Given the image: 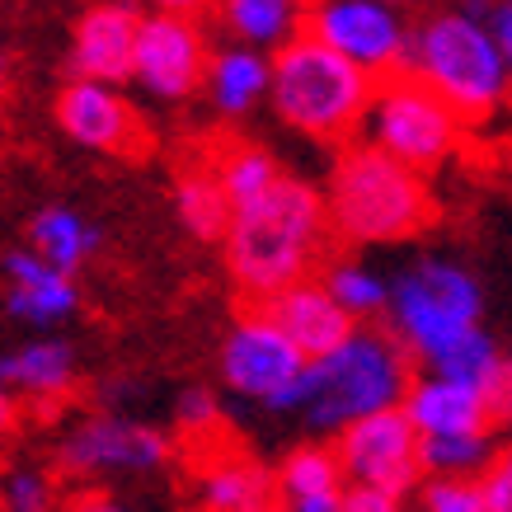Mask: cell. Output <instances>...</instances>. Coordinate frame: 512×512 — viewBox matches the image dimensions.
<instances>
[{
    "label": "cell",
    "mask_w": 512,
    "mask_h": 512,
    "mask_svg": "<svg viewBox=\"0 0 512 512\" xmlns=\"http://www.w3.org/2000/svg\"><path fill=\"white\" fill-rule=\"evenodd\" d=\"M325 226L329 202L301 179H278L254 202H240L226 226V264L240 292L268 301L282 287L311 278L325 249Z\"/></svg>",
    "instance_id": "obj_1"
},
{
    "label": "cell",
    "mask_w": 512,
    "mask_h": 512,
    "mask_svg": "<svg viewBox=\"0 0 512 512\" xmlns=\"http://www.w3.org/2000/svg\"><path fill=\"white\" fill-rule=\"evenodd\" d=\"M409 357L414 353L395 339V329H353L329 353L306 362L296 414L320 433H343L376 409H395L414 386Z\"/></svg>",
    "instance_id": "obj_2"
},
{
    "label": "cell",
    "mask_w": 512,
    "mask_h": 512,
    "mask_svg": "<svg viewBox=\"0 0 512 512\" xmlns=\"http://www.w3.org/2000/svg\"><path fill=\"white\" fill-rule=\"evenodd\" d=\"M329 226L353 245H395L433 226L423 170L381 151L376 141L343 151L329 174Z\"/></svg>",
    "instance_id": "obj_3"
},
{
    "label": "cell",
    "mask_w": 512,
    "mask_h": 512,
    "mask_svg": "<svg viewBox=\"0 0 512 512\" xmlns=\"http://www.w3.org/2000/svg\"><path fill=\"white\" fill-rule=\"evenodd\" d=\"M372 71L348 62L343 52L320 43L315 33H296L273 57V85L268 99L287 127L320 141H343L353 127H362L372 104Z\"/></svg>",
    "instance_id": "obj_4"
},
{
    "label": "cell",
    "mask_w": 512,
    "mask_h": 512,
    "mask_svg": "<svg viewBox=\"0 0 512 512\" xmlns=\"http://www.w3.org/2000/svg\"><path fill=\"white\" fill-rule=\"evenodd\" d=\"M404 71H414L447 94L456 109L470 118H484L489 109L503 104L512 90V71L503 62L494 29L484 24L475 10H442V15L423 19L409 33V52H404Z\"/></svg>",
    "instance_id": "obj_5"
},
{
    "label": "cell",
    "mask_w": 512,
    "mask_h": 512,
    "mask_svg": "<svg viewBox=\"0 0 512 512\" xmlns=\"http://www.w3.org/2000/svg\"><path fill=\"white\" fill-rule=\"evenodd\" d=\"M390 329L414 357L433 367L470 329H480L484 292L475 273L451 259H419L390 287Z\"/></svg>",
    "instance_id": "obj_6"
},
{
    "label": "cell",
    "mask_w": 512,
    "mask_h": 512,
    "mask_svg": "<svg viewBox=\"0 0 512 512\" xmlns=\"http://www.w3.org/2000/svg\"><path fill=\"white\" fill-rule=\"evenodd\" d=\"M362 127H367V141H376L381 151L428 174L456 156L461 132H466V113L414 71H404V76L390 71L376 85Z\"/></svg>",
    "instance_id": "obj_7"
},
{
    "label": "cell",
    "mask_w": 512,
    "mask_h": 512,
    "mask_svg": "<svg viewBox=\"0 0 512 512\" xmlns=\"http://www.w3.org/2000/svg\"><path fill=\"white\" fill-rule=\"evenodd\" d=\"M311 357L268 311H249L221 348V376L240 400L264 404L268 414H296L301 376Z\"/></svg>",
    "instance_id": "obj_8"
},
{
    "label": "cell",
    "mask_w": 512,
    "mask_h": 512,
    "mask_svg": "<svg viewBox=\"0 0 512 512\" xmlns=\"http://www.w3.org/2000/svg\"><path fill=\"white\" fill-rule=\"evenodd\" d=\"M339 466L348 484L362 489H386L395 498H409L423 475V433L414 419L404 414V404L395 409H376L367 419L348 423L339 433Z\"/></svg>",
    "instance_id": "obj_9"
},
{
    "label": "cell",
    "mask_w": 512,
    "mask_h": 512,
    "mask_svg": "<svg viewBox=\"0 0 512 512\" xmlns=\"http://www.w3.org/2000/svg\"><path fill=\"white\" fill-rule=\"evenodd\" d=\"M306 33L372 76L400 71L409 52V29L395 0H306Z\"/></svg>",
    "instance_id": "obj_10"
},
{
    "label": "cell",
    "mask_w": 512,
    "mask_h": 512,
    "mask_svg": "<svg viewBox=\"0 0 512 512\" xmlns=\"http://www.w3.org/2000/svg\"><path fill=\"white\" fill-rule=\"evenodd\" d=\"M165 461H170L165 433L123 414L76 423L62 442V466L71 475H156Z\"/></svg>",
    "instance_id": "obj_11"
},
{
    "label": "cell",
    "mask_w": 512,
    "mask_h": 512,
    "mask_svg": "<svg viewBox=\"0 0 512 512\" xmlns=\"http://www.w3.org/2000/svg\"><path fill=\"white\" fill-rule=\"evenodd\" d=\"M207 43L202 33L174 10L146 15L137 29V57H132V80L151 99H188L207 80Z\"/></svg>",
    "instance_id": "obj_12"
},
{
    "label": "cell",
    "mask_w": 512,
    "mask_h": 512,
    "mask_svg": "<svg viewBox=\"0 0 512 512\" xmlns=\"http://www.w3.org/2000/svg\"><path fill=\"white\" fill-rule=\"evenodd\" d=\"M57 123L76 146L90 151H137V113L123 94L113 90V80L76 76L57 99Z\"/></svg>",
    "instance_id": "obj_13"
},
{
    "label": "cell",
    "mask_w": 512,
    "mask_h": 512,
    "mask_svg": "<svg viewBox=\"0 0 512 512\" xmlns=\"http://www.w3.org/2000/svg\"><path fill=\"white\" fill-rule=\"evenodd\" d=\"M137 29V10L123 5V0L85 10V19L76 24V43H71L76 71L94 80H113V85L127 80L132 76V57H137Z\"/></svg>",
    "instance_id": "obj_14"
},
{
    "label": "cell",
    "mask_w": 512,
    "mask_h": 512,
    "mask_svg": "<svg viewBox=\"0 0 512 512\" xmlns=\"http://www.w3.org/2000/svg\"><path fill=\"white\" fill-rule=\"evenodd\" d=\"M264 311L301 343L306 357L329 353L334 343H343L353 334V315L334 301L325 278H301V282H292V287H282L278 296L264 301Z\"/></svg>",
    "instance_id": "obj_15"
},
{
    "label": "cell",
    "mask_w": 512,
    "mask_h": 512,
    "mask_svg": "<svg viewBox=\"0 0 512 512\" xmlns=\"http://www.w3.org/2000/svg\"><path fill=\"white\" fill-rule=\"evenodd\" d=\"M5 278H10L5 306L24 325H62L66 315L80 306V292H76V282H71V273L47 264L38 249L5 254Z\"/></svg>",
    "instance_id": "obj_16"
},
{
    "label": "cell",
    "mask_w": 512,
    "mask_h": 512,
    "mask_svg": "<svg viewBox=\"0 0 512 512\" xmlns=\"http://www.w3.org/2000/svg\"><path fill=\"white\" fill-rule=\"evenodd\" d=\"M404 414L414 419L423 437L433 433H484L494 428V414H489V395L480 386H466L456 376H423L409 386L404 395Z\"/></svg>",
    "instance_id": "obj_17"
},
{
    "label": "cell",
    "mask_w": 512,
    "mask_h": 512,
    "mask_svg": "<svg viewBox=\"0 0 512 512\" xmlns=\"http://www.w3.org/2000/svg\"><path fill=\"white\" fill-rule=\"evenodd\" d=\"M343 480L339 451L329 447H296L278 470V498L292 512H343Z\"/></svg>",
    "instance_id": "obj_18"
},
{
    "label": "cell",
    "mask_w": 512,
    "mask_h": 512,
    "mask_svg": "<svg viewBox=\"0 0 512 512\" xmlns=\"http://www.w3.org/2000/svg\"><path fill=\"white\" fill-rule=\"evenodd\" d=\"M207 94L226 118H240L249 113L259 99L268 94L273 85V62L264 57V47L254 43H235V47H221L217 57L207 62Z\"/></svg>",
    "instance_id": "obj_19"
},
{
    "label": "cell",
    "mask_w": 512,
    "mask_h": 512,
    "mask_svg": "<svg viewBox=\"0 0 512 512\" xmlns=\"http://www.w3.org/2000/svg\"><path fill=\"white\" fill-rule=\"evenodd\" d=\"M0 381L15 395H33V400H57L76 381V353L62 339H33L15 353L0 357Z\"/></svg>",
    "instance_id": "obj_20"
},
{
    "label": "cell",
    "mask_w": 512,
    "mask_h": 512,
    "mask_svg": "<svg viewBox=\"0 0 512 512\" xmlns=\"http://www.w3.org/2000/svg\"><path fill=\"white\" fill-rule=\"evenodd\" d=\"M198 498L202 508H217V512H259L278 498V475H268L249 456H226V461H212L202 470Z\"/></svg>",
    "instance_id": "obj_21"
},
{
    "label": "cell",
    "mask_w": 512,
    "mask_h": 512,
    "mask_svg": "<svg viewBox=\"0 0 512 512\" xmlns=\"http://www.w3.org/2000/svg\"><path fill=\"white\" fill-rule=\"evenodd\" d=\"M29 240L47 264L76 273L94 249H99V226H90V221L80 217V212H71V207H43L29 226Z\"/></svg>",
    "instance_id": "obj_22"
},
{
    "label": "cell",
    "mask_w": 512,
    "mask_h": 512,
    "mask_svg": "<svg viewBox=\"0 0 512 512\" xmlns=\"http://www.w3.org/2000/svg\"><path fill=\"white\" fill-rule=\"evenodd\" d=\"M226 24L240 43L278 52L306 24V0H226Z\"/></svg>",
    "instance_id": "obj_23"
},
{
    "label": "cell",
    "mask_w": 512,
    "mask_h": 512,
    "mask_svg": "<svg viewBox=\"0 0 512 512\" xmlns=\"http://www.w3.org/2000/svg\"><path fill=\"white\" fill-rule=\"evenodd\" d=\"M174 207L193 235L202 240H226V226H231V198L221 188L217 174H184L179 188H174Z\"/></svg>",
    "instance_id": "obj_24"
},
{
    "label": "cell",
    "mask_w": 512,
    "mask_h": 512,
    "mask_svg": "<svg viewBox=\"0 0 512 512\" xmlns=\"http://www.w3.org/2000/svg\"><path fill=\"white\" fill-rule=\"evenodd\" d=\"M325 287L334 292L343 311L353 320H376V315L390 311V287L376 268L357 264V259H339V264L325 268Z\"/></svg>",
    "instance_id": "obj_25"
},
{
    "label": "cell",
    "mask_w": 512,
    "mask_h": 512,
    "mask_svg": "<svg viewBox=\"0 0 512 512\" xmlns=\"http://www.w3.org/2000/svg\"><path fill=\"white\" fill-rule=\"evenodd\" d=\"M494 461L489 428L484 433H433L423 437V470L428 475H484Z\"/></svg>",
    "instance_id": "obj_26"
},
{
    "label": "cell",
    "mask_w": 512,
    "mask_h": 512,
    "mask_svg": "<svg viewBox=\"0 0 512 512\" xmlns=\"http://www.w3.org/2000/svg\"><path fill=\"white\" fill-rule=\"evenodd\" d=\"M508 367V357L498 353V343L484 334V329H470L466 339L456 343L447 357H437L433 362V372L442 376H456V381H466V386H480L489 390L494 386V376Z\"/></svg>",
    "instance_id": "obj_27"
},
{
    "label": "cell",
    "mask_w": 512,
    "mask_h": 512,
    "mask_svg": "<svg viewBox=\"0 0 512 512\" xmlns=\"http://www.w3.org/2000/svg\"><path fill=\"white\" fill-rule=\"evenodd\" d=\"M217 179H221V188H226L231 207H240V202H254L259 193H268L282 174H278V165H273V156L254 151V146H240V151H231V156L221 160Z\"/></svg>",
    "instance_id": "obj_28"
},
{
    "label": "cell",
    "mask_w": 512,
    "mask_h": 512,
    "mask_svg": "<svg viewBox=\"0 0 512 512\" xmlns=\"http://www.w3.org/2000/svg\"><path fill=\"white\" fill-rule=\"evenodd\" d=\"M419 503L428 512H489L484 480L475 475H433L419 489Z\"/></svg>",
    "instance_id": "obj_29"
},
{
    "label": "cell",
    "mask_w": 512,
    "mask_h": 512,
    "mask_svg": "<svg viewBox=\"0 0 512 512\" xmlns=\"http://www.w3.org/2000/svg\"><path fill=\"white\" fill-rule=\"evenodd\" d=\"M0 503L10 512H43V508H52V484L38 470H15V475H5V484H0Z\"/></svg>",
    "instance_id": "obj_30"
},
{
    "label": "cell",
    "mask_w": 512,
    "mask_h": 512,
    "mask_svg": "<svg viewBox=\"0 0 512 512\" xmlns=\"http://www.w3.org/2000/svg\"><path fill=\"white\" fill-rule=\"evenodd\" d=\"M179 428H188V433H212V423H217V400H212V390H202V386H193V390H184L179 395Z\"/></svg>",
    "instance_id": "obj_31"
},
{
    "label": "cell",
    "mask_w": 512,
    "mask_h": 512,
    "mask_svg": "<svg viewBox=\"0 0 512 512\" xmlns=\"http://www.w3.org/2000/svg\"><path fill=\"white\" fill-rule=\"evenodd\" d=\"M484 498H489V512H512V442L484 470Z\"/></svg>",
    "instance_id": "obj_32"
},
{
    "label": "cell",
    "mask_w": 512,
    "mask_h": 512,
    "mask_svg": "<svg viewBox=\"0 0 512 512\" xmlns=\"http://www.w3.org/2000/svg\"><path fill=\"white\" fill-rule=\"evenodd\" d=\"M470 10L484 15V24L494 29L498 47H503V62L512 71V0H470Z\"/></svg>",
    "instance_id": "obj_33"
},
{
    "label": "cell",
    "mask_w": 512,
    "mask_h": 512,
    "mask_svg": "<svg viewBox=\"0 0 512 512\" xmlns=\"http://www.w3.org/2000/svg\"><path fill=\"white\" fill-rule=\"evenodd\" d=\"M400 498L386 494V489H362V484H348L343 494V512H395Z\"/></svg>",
    "instance_id": "obj_34"
},
{
    "label": "cell",
    "mask_w": 512,
    "mask_h": 512,
    "mask_svg": "<svg viewBox=\"0 0 512 512\" xmlns=\"http://www.w3.org/2000/svg\"><path fill=\"white\" fill-rule=\"evenodd\" d=\"M489 395V414H494V428H512V362L494 376V386L484 390Z\"/></svg>",
    "instance_id": "obj_35"
},
{
    "label": "cell",
    "mask_w": 512,
    "mask_h": 512,
    "mask_svg": "<svg viewBox=\"0 0 512 512\" xmlns=\"http://www.w3.org/2000/svg\"><path fill=\"white\" fill-rule=\"evenodd\" d=\"M10 428H15V390L0 381V437L10 433Z\"/></svg>",
    "instance_id": "obj_36"
},
{
    "label": "cell",
    "mask_w": 512,
    "mask_h": 512,
    "mask_svg": "<svg viewBox=\"0 0 512 512\" xmlns=\"http://www.w3.org/2000/svg\"><path fill=\"white\" fill-rule=\"evenodd\" d=\"M202 5H207V0H156V10H174V15H193Z\"/></svg>",
    "instance_id": "obj_37"
},
{
    "label": "cell",
    "mask_w": 512,
    "mask_h": 512,
    "mask_svg": "<svg viewBox=\"0 0 512 512\" xmlns=\"http://www.w3.org/2000/svg\"><path fill=\"white\" fill-rule=\"evenodd\" d=\"M0 90H5V62H0Z\"/></svg>",
    "instance_id": "obj_38"
},
{
    "label": "cell",
    "mask_w": 512,
    "mask_h": 512,
    "mask_svg": "<svg viewBox=\"0 0 512 512\" xmlns=\"http://www.w3.org/2000/svg\"><path fill=\"white\" fill-rule=\"evenodd\" d=\"M395 5H400V0H395Z\"/></svg>",
    "instance_id": "obj_39"
}]
</instances>
